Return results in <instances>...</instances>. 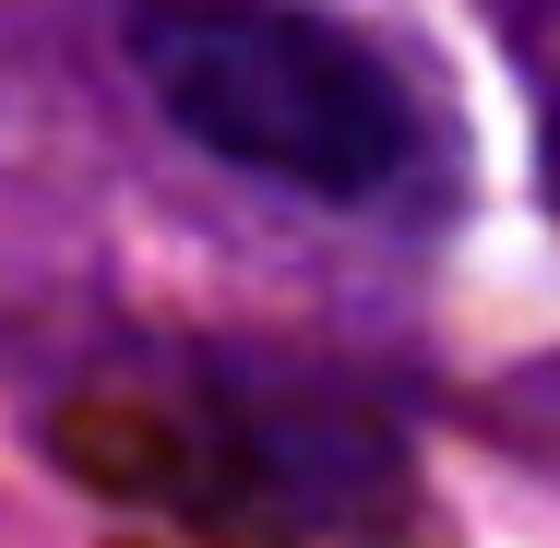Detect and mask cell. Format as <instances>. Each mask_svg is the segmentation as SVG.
Returning <instances> with one entry per match:
<instances>
[{
	"mask_svg": "<svg viewBox=\"0 0 560 548\" xmlns=\"http://www.w3.org/2000/svg\"><path fill=\"white\" fill-rule=\"evenodd\" d=\"M131 72L179 143L299 203H382L406 179V84L311 0H131Z\"/></svg>",
	"mask_w": 560,
	"mask_h": 548,
	"instance_id": "6da1fadb",
	"label": "cell"
}]
</instances>
